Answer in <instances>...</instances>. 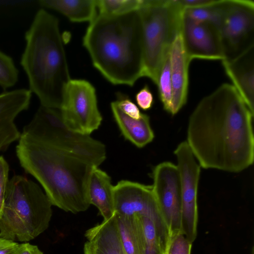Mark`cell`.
<instances>
[{
  "mask_svg": "<svg viewBox=\"0 0 254 254\" xmlns=\"http://www.w3.org/2000/svg\"><path fill=\"white\" fill-rule=\"evenodd\" d=\"M114 196L115 213L128 216H145L153 221L166 251L170 235L154 195L152 185L121 180L114 186Z\"/></svg>",
  "mask_w": 254,
  "mask_h": 254,
  "instance_id": "obj_10",
  "label": "cell"
},
{
  "mask_svg": "<svg viewBox=\"0 0 254 254\" xmlns=\"http://www.w3.org/2000/svg\"><path fill=\"white\" fill-rule=\"evenodd\" d=\"M225 59H232L254 46V2L227 0L218 28Z\"/></svg>",
  "mask_w": 254,
  "mask_h": 254,
  "instance_id": "obj_9",
  "label": "cell"
},
{
  "mask_svg": "<svg viewBox=\"0 0 254 254\" xmlns=\"http://www.w3.org/2000/svg\"><path fill=\"white\" fill-rule=\"evenodd\" d=\"M254 116L232 84L204 97L190 117L186 141L200 166L238 173L251 166Z\"/></svg>",
  "mask_w": 254,
  "mask_h": 254,
  "instance_id": "obj_1",
  "label": "cell"
},
{
  "mask_svg": "<svg viewBox=\"0 0 254 254\" xmlns=\"http://www.w3.org/2000/svg\"><path fill=\"white\" fill-rule=\"evenodd\" d=\"M39 5L54 9L74 22L92 21L97 16V0H40Z\"/></svg>",
  "mask_w": 254,
  "mask_h": 254,
  "instance_id": "obj_20",
  "label": "cell"
},
{
  "mask_svg": "<svg viewBox=\"0 0 254 254\" xmlns=\"http://www.w3.org/2000/svg\"><path fill=\"white\" fill-rule=\"evenodd\" d=\"M116 103L125 114L135 119H138L140 117L142 113L139 108L127 96L118 93Z\"/></svg>",
  "mask_w": 254,
  "mask_h": 254,
  "instance_id": "obj_28",
  "label": "cell"
},
{
  "mask_svg": "<svg viewBox=\"0 0 254 254\" xmlns=\"http://www.w3.org/2000/svg\"><path fill=\"white\" fill-rule=\"evenodd\" d=\"M134 216L138 219L143 235V254H165V249L153 221L147 217Z\"/></svg>",
  "mask_w": 254,
  "mask_h": 254,
  "instance_id": "obj_22",
  "label": "cell"
},
{
  "mask_svg": "<svg viewBox=\"0 0 254 254\" xmlns=\"http://www.w3.org/2000/svg\"><path fill=\"white\" fill-rule=\"evenodd\" d=\"M181 34L190 62L194 59H225L218 28L207 22H195L184 14Z\"/></svg>",
  "mask_w": 254,
  "mask_h": 254,
  "instance_id": "obj_13",
  "label": "cell"
},
{
  "mask_svg": "<svg viewBox=\"0 0 254 254\" xmlns=\"http://www.w3.org/2000/svg\"><path fill=\"white\" fill-rule=\"evenodd\" d=\"M84 254H127L119 232L115 214L87 230Z\"/></svg>",
  "mask_w": 254,
  "mask_h": 254,
  "instance_id": "obj_17",
  "label": "cell"
},
{
  "mask_svg": "<svg viewBox=\"0 0 254 254\" xmlns=\"http://www.w3.org/2000/svg\"><path fill=\"white\" fill-rule=\"evenodd\" d=\"M111 108L115 121L126 139L138 148L144 147L153 140L154 134L147 115L142 113L138 119L130 118L118 107L115 101L111 103Z\"/></svg>",
  "mask_w": 254,
  "mask_h": 254,
  "instance_id": "obj_19",
  "label": "cell"
},
{
  "mask_svg": "<svg viewBox=\"0 0 254 254\" xmlns=\"http://www.w3.org/2000/svg\"><path fill=\"white\" fill-rule=\"evenodd\" d=\"M191 245L181 232L170 237L165 254H190Z\"/></svg>",
  "mask_w": 254,
  "mask_h": 254,
  "instance_id": "obj_27",
  "label": "cell"
},
{
  "mask_svg": "<svg viewBox=\"0 0 254 254\" xmlns=\"http://www.w3.org/2000/svg\"><path fill=\"white\" fill-rule=\"evenodd\" d=\"M9 165L2 156H0V218L4 207L6 191L8 184Z\"/></svg>",
  "mask_w": 254,
  "mask_h": 254,
  "instance_id": "obj_29",
  "label": "cell"
},
{
  "mask_svg": "<svg viewBox=\"0 0 254 254\" xmlns=\"http://www.w3.org/2000/svg\"><path fill=\"white\" fill-rule=\"evenodd\" d=\"M114 189L111 177L98 167L94 166L88 184V200L90 205L98 209L104 220L109 219L115 213Z\"/></svg>",
  "mask_w": 254,
  "mask_h": 254,
  "instance_id": "obj_18",
  "label": "cell"
},
{
  "mask_svg": "<svg viewBox=\"0 0 254 254\" xmlns=\"http://www.w3.org/2000/svg\"><path fill=\"white\" fill-rule=\"evenodd\" d=\"M184 9L194 8L207 6L216 3L217 0H177Z\"/></svg>",
  "mask_w": 254,
  "mask_h": 254,
  "instance_id": "obj_31",
  "label": "cell"
},
{
  "mask_svg": "<svg viewBox=\"0 0 254 254\" xmlns=\"http://www.w3.org/2000/svg\"><path fill=\"white\" fill-rule=\"evenodd\" d=\"M227 76L254 114V46L232 59L222 61Z\"/></svg>",
  "mask_w": 254,
  "mask_h": 254,
  "instance_id": "obj_15",
  "label": "cell"
},
{
  "mask_svg": "<svg viewBox=\"0 0 254 254\" xmlns=\"http://www.w3.org/2000/svg\"><path fill=\"white\" fill-rule=\"evenodd\" d=\"M143 0H97L99 13L120 15L138 10Z\"/></svg>",
  "mask_w": 254,
  "mask_h": 254,
  "instance_id": "obj_25",
  "label": "cell"
},
{
  "mask_svg": "<svg viewBox=\"0 0 254 254\" xmlns=\"http://www.w3.org/2000/svg\"><path fill=\"white\" fill-rule=\"evenodd\" d=\"M29 124L52 145L93 166L99 167L106 159L105 145L90 135L68 128L59 109L41 106Z\"/></svg>",
  "mask_w": 254,
  "mask_h": 254,
  "instance_id": "obj_7",
  "label": "cell"
},
{
  "mask_svg": "<svg viewBox=\"0 0 254 254\" xmlns=\"http://www.w3.org/2000/svg\"><path fill=\"white\" fill-rule=\"evenodd\" d=\"M153 190L170 237L181 232L182 200L180 176L176 165L165 161L152 173Z\"/></svg>",
  "mask_w": 254,
  "mask_h": 254,
  "instance_id": "obj_12",
  "label": "cell"
},
{
  "mask_svg": "<svg viewBox=\"0 0 254 254\" xmlns=\"http://www.w3.org/2000/svg\"><path fill=\"white\" fill-rule=\"evenodd\" d=\"M122 242L127 254H143L144 242L140 225L136 216L114 213Z\"/></svg>",
  "mask_w": 254,
  "mask_h": 254,
  "instance_id": "obj_21",
  "label": "cell"
},
{
  "mask_svg": "<svg viewBox=\"0 0 254 254\" xmlns=\"http://www.w3.org/2000/svg\"><path fill=\"white\" fill-rule=\"evenodd\" d=\"M52 204L39 186L21 175L9 180L0 218V237L26 242L44 232L52 215Z\"/></svg>",
  "mask_w": 254,
  "mask_h": 254,
  "instance_id": "obj_5",
  "label": "cell"
},
{
  "mask_svg": "<svg viewBox=\"0 0 254 254\" xmlns=\"http://www.w3.org/2000/svg\"><path fill=\"white\" fill-rule=\"evenodd\" d=\"M83 38L93 66L110 82L132 86L145 76L142 27L138 10L98 14Z\"/></svg>",
  "mask_w": 254,
  "mask_h": 254,
  "instance_id": "obj_3",
  "label": "cell"
},
{
  "mask_svg": "<svg viewBox=\"0 0 254 254\" xmlns=\"http://www.w3.org/2000/svg\"><path fill=\"white\" fill-rule=\"evenodd\" d=\"M135 100L138 106L143 110H148L152 107L153 96L147 84L136 94Z\"/></svg>",
  "mask_w": 254,
  "mask_h": 254,
  "instance_id": "obj_30",
  "label": "cell"
},
{
  "mask_svg": "<svg viewBox=\"0 0 254 254\" xmlns=\"http://www.w3.org/2000/svg\"><path fill=\"white\" fill-rule=\"evenodd\" d=\"M16 154L21 166L41 185L52 205L73 213L89 208L88 184L94 166L52 145L29 124L20 134Z\"/></svg>",
  "mask_w": 254,
  "mask_h": 254,
  "instance_id": "obj_2",
  "label": "cell"
},
{
  "mask_svg": "<svg viewBox=\"0 0 254 254\" xmlns=\"http://www.w3.org/2000/svg\"><path fill=\"white\" fill-rule=\"evenodd\" d=\"M174 154L177 158L181 186V232L192 244L197 235V193L201 167L186 141L178 144Z\"/></svg>",
  "mask_w": 254,
  "mask_h": 254,
  "instance_id": "obj_11",
  "label": "cell"
},
{
  "mask_svg": "<svg viewBox=\"0 0 254 254\" xmlns=\"http://www.w3.org/2000/svg\"><path fill=\"white\" fill-rule=\"evenodd\" d=\"M15 254H43L38 247L28 243L19 244Z\"/></svg>",
  "mask_w": 254,
  "mask_h": 254,
  "instance_id": "obj_33",
  "label": "cell"
},
{
  "mask_svg": "<svg viewBox=\"0 0 254 254\" xmlns=\"http://www.w3.org/2000/svg\"><path fill=\"white\" fill-rule=\"evenodd\" d=\"M172 102L171 114L175 115L186 104L189 88L188 60L184 48L181 33L173 41L169 51Z\"/></svg>",
  "mask_w": 254,
  "mask_h": 254,
  "instance_id": "obj_16",
  "label": "cell"
},
{
  "mask_svg": "<svg viewBox=\"0 0 254 254\" xmlns=\"http://www.w3.org/2000/svg\"><path fill=\"white\" fill-rule=\"evenodd\" d=\"M227 0H217L214 4L184 10V14L195 22H207L219 28Z\"/></svg>",
  "mask_w": 254,
  "mask_h": 254,
  "instance_id": "obj_23",
  "label": "cell"
},
{
  "mask_svg": "<svg viewBox=\"0 0 254 254\" xmlns=\"http://www.w3.org/2000/svg\"><path fill=\"white\" fill-rule=\"evenodd\" d=\"M60 110L65 125L83 134L90 135L97 130L103 120L98 107L95 89L83 79L69 80Z\"/></svg>",
  "mask_w": 254,
  "mask_h": 254,
  "instance_id": "obj_8",
  "label": "cell"
},
{
  "mask_svg": "<svg viewBox=\"0 0 254 254\" xmlns=\"http://www.w3.org/2000/svg\"><path fill=\"white\" fill-rule=\"evenodd\" d=\"M159 98L164 109L171 114L172 102V85L169 53L161 67L157 83Z\"/></svg>",
  "mask_w": 254,
  "mask_h": 254,
  "instance_id": "obj_24",
  "label": "cell"
},
{
  "mask_svg": "<svg viewBox=\"0 0 254 254\" xmlns=\"http://www.w3.org/2000/svg\"><path fill=\"white\" fill-rule=\"evenodd\" d=\"M32 96L29 89L20 88L0 93V151H4L21 133L14 120L29 108Z\"/></svg>",
  "mask_w": 254,
  "mask_h": 254,
  "instance_id": "obj_14",
  "label": "cell"
},
{
  "mask_svg": "<svg viewBox=\"0 0 254 254\" xmlns=\"http://www.w3.org/2000/svg\"><path fill=\"white\" fill-rule=\"evenodd\" d=\"M19 71L13 59L0 50V86L6 90L18 80Z\"/></svg>",
  "mask_w": 254,
  "mask_h": 254,
  "instance_id": "obj_26",
  "label": "cell"
},
{
  "mask_svg": "<svg viewBox=\"0 0 254 254\" xmlns=\"http://www.w3.org/2000/svg\"><path fill=\"white\" fill-rule=\"evenodd\" d=\"M25 39L20 64L29 90L37 96L41 106L60 110L71 79L58 19L44 8L39 9Z\"/></svg>",
  "mask_w": 254,
  "mask_h": 254,
  "instance_id": "obj_4",
  "label": "cell"
},
{
  "mask_svg": "<svg viewBox=\"0 0 254 254\" xmlns=\"http://www.w3.org/2000/svg\"><path fill=\"white\" fill-rule=\"evenodd\" d=\"M19 244L0 237V254H15Z\"/></svg>",
  "mask_w": 254,
  "mask_h": 254,
  "instance_id": "obj_32",
  "label": "cell"
},
{
  "mask_svg": "<svg viewBox=\"0 0 254 254\" xmlns=\"http://www.w3.org/2000/svg\"><path fill=\"white\" fill-rule=\"evenodd\" d=\"M184 9L177 0H143L142 27L145 76L157 84L171 45L181 33Z\"/></svg>",
  "mask_w": 254,
  "mask_h": 254,
  "instance_id": "obj_6",
  "label": "cell"
}]
</instances>
